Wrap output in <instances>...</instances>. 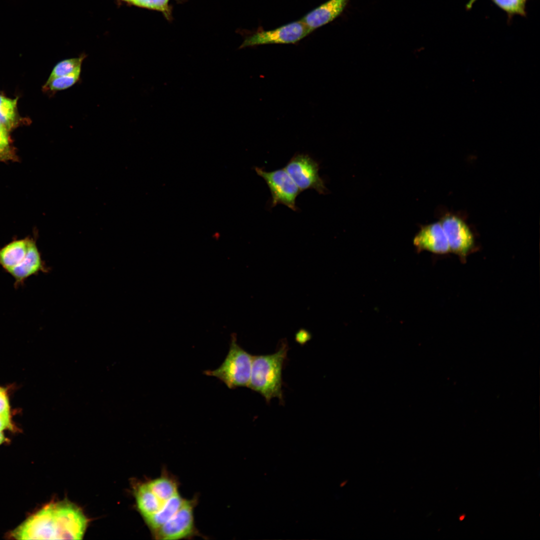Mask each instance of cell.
Wrapping results in <instances>:
<instances>
[{
    "mask_svg": "<svg viewBox=\"0 0 540 540\" xmlns=\"http://www.w3.org/2000/svg\"><path fill=\"white\" fill-rule=\"evenodd\" d=\"M146 482L154 494L164 504L179 493V484L176 478L164 470L159 477Z\"/></svg>",
    "mask_w": 540,
    "mask_h": 540,
    "instance_id": "14",
    "label": "cell"
},
{
    "mask_svg": "<svg viewBox=\"0 0 540 540\" xmlns=\"http://www.w3.org/2000/svg\"><path fill=\"white\" fill-rule=\"evenodd\" d=\"M311 32L300 20L277 28L260 32L247 37L240 48L266 44L295 43L304 38Z\"/></svg>",
    "mask_w": 540,
    "mask_h": 540,
    "instance_id": "7",
    "label": "cell"
},
{
    "mask_svg": "<svg viewBox=\"0 0 540 540\" xmlns=\"http://www.w3.org/2000/svg\"><path fill=\"white\" fill-rule=\"evenodd\" d=\"M349 0H329L304 16L301 20L312 32L338 16Z\"/></svg>",
    "mask_w": 540,
    "mask_h": 540,
    "instance_id": "11",
    "label": "cell"
},
{
    "mask_svg": "<svg viewBox=\"0 0 540 540\" xmlns=\"http://www.w3.org/2000/svg\"><path fill=\"white\" fill-rule=\"evenodd\" d=\"M312 338L310 332L304 328L300 329L295 334L296 341L300 345H304Z\"/></svg>",
    "mask_w": 540,
    "mask_h": 540,
    "instance_id": "22",
    "label": "cell"
},
{
    "mask_svg": "<svg viewBox=\"0 0 540 540\" xmlns=\"http://www.w3.org/2000/svg\"><path fill=\"white\" fill-rule=\"evenodd\" d=\"M256 174L262 177L268 185L272 196V206L282 204L296 211V200L301 191L284 168L266 172L256 167Z\"/></svg>",
    "mask_w": 540,
    "mask_h": 540,
    "instance_id": "6",
    "label": "cell"
},
{
    "mask_svg": "<svg viewBox=\"0 0 540 540\" xmlns=\"http://www.w3.org/2000/svg\"><path fill=\"white\" fill-rule=\"evenodd\" d=\"M16 99H10L0 96V122L9 130L16 117Z\"/></svg>",
    "mask_w": 540,
    "mask_h": 540,
    "instance_id": "18",
    "label": "cell"
},
{
    "mask_svg": "<svg viewBox=\"0 0 540 540\" xmlns=\"http://www.w3.org/2000/svg\"><path fill=\"white\" fill-rule=\"evenodd\" d=\"M0 416L10 418V408L6 392L0 388Z\"/></svg>",
    "mask_w": 540,
    "mask_h": 540,
    "instance_id": "21",
    "label": "cell"
},
{
    "mask_svg": "<svg viewBox=\"0 0 540 540\" xmlns=\"http://www.w3.org/2000/svg\"><path fill=\"white\" fill-rule=\"evenodd\" d=\"M440 222L447 238L450 251L465 259L474 244L473 234L468 225L454 215L444 216Z\"/></svg>",
    "mask_w": 540,
    "mask_h": 540,
    "instance_id": "8",
    "label": "cell"
},
{
    "mask_svg": "<svg viewBox=\"0 0 540 540\" xmlns=\"http://www.w3.org/2000/svg\"><path fill=\"white\" fill-rule=\"evenodd\" d=\"M418 250H428L436 254L450 252L447 238L440 222L423 226L413 240Z\"/></svg>",
    "mask_w": 540,
    "mask_h": 540,
    "instance_id": "9",
    "label": "cell"
},
{
    "mask_svg": "<svg viewBox=\"0 0 540 540\" xmlns=\"http://www.w3.org/2000/svg\"><path fill=\"white\" fill-rule=\"evenodd\" d=\"M253 356L240 347L236 334H232L228 353L221 365L204 374L216 377L230 389L248 387L252 370Z\"/></svg>",
    "mask_w": 540,
    "mask_h": 540,
    "instance_id": "3",
    "label": "cell"
},
{
    "mask_svg": "<svg viewBox=\"0 0 540 540\" xmlns=\"http://www.w3.org/2000/svg\"></svg>",
    "mask_w": 540,
    "mask_h": 540,
    "instance_id": "28",
    "label": "cell"
},
{
    "mask_svg": "<svg viewBox=\"0 0 540 540\" xmlns=\"http://www.w3.org/2000/svg\"><path fill=\"white\" fill-rule=\"evenodd\" d=\"M186 499L179 493L170 498L162 508L144 520L151 532L154 531L171 518L183 504Z\"/></svg>",
    "mask_w": 540,
    "mask_h": 540,
    "instance_id": "15",
    "label": "cell"
},
{
    "mask_svg": "<svg viewBox=\"0 0 540 540\" xmlns=\"http://www.w3.org/2000/svg\"><path fill=\"white\" fill-rule=\"evenodd\" d=\"M198 499L186 500L176 514L163 525L152 532L155 539L178 540L199 536L194 520V509Z\"/></svg>",
    "mask_w": 540,
    "mask_h": 540,
    "instance_id": "4",
    "label": "cell"
},
{
    "mask_svg": "<svg viewBox=\"0 0 540 540\" xmlns=\"http://www.w3.org/2000/svg\"><path fill=\"white\" fill-rule=\"evenodd\" d=\"M151 0H131L130 4L149 9Z\"/></svg>",
    "mask_w": 540,
    "mask_h": 540,
    "instance_id": "23",
    "label": "cell"
},
{
    "mask_svg": "<svg viewBox=\"0 0 540 540\" xmlns=\"http://www.w3.org/2000/svg\"><path fill=\"white\" fill-rule=\"evenodd\" d=\"M30 238L12 241L0 248V266L8 273L26 257Z\"/></svg>",
    "mask_w": 540,
    "mask_h": 540,
    "instance_id": "12",
    "label": "cell"
},
{
    "mask_svg": "<svg viewBox=\"0 0 540 540\" xmlns=\"http://www.w3.org/2000/svg\"><path fill=\"white\" fill-rule=\"evenodd\" d=\"M288 350L286 341L282 340L274 353L253 356L248 388L260 394L267 403L274 398L284 403L282 370Z\"/></svg>",
    "mask_w": 540,
    "mask_h": 540,
    "instance_id": "2",
    "label": "cell"
},
{
    "mask_svg": "<svg viewBox=\"0 0 540 540\" xmlns=\"http://www.w3.org/2000/svg\"><path fill=\"white\" fill-rule=\"evenodd\" d=\"M86 56L84 54H82L78 57L67 58L59 62L54 66L48 80L70 74L81 69L82 64Z\"/></svg>",
    "mask_w": 540,
    "mask_h": 540,
    "instance_id": "16",
    "label": "cell"
},
{
    "mask_svg": "<svg viewBox=\"0 0 540 540\" xmlns=\"http://www.w3.org/2000/svg\"><path fill=\"white\" fill-rule=\"evenodd\" d=\"M130 4L131 0H120Z\"/></svg>",
    "mask_w": 540,
    "mask_h": 540,
    "instance_id": "27",
    "label": "cell"
},
{
    "mask_svg": "<svg viewBox=\"0 0 540 540\" xmlns=\"http://www.w3.org/2000/svg\"><path fill=\"white\" fill-rule=\"evenodd\" d=\"M137 508L144 520L158 512L166 504L152 491L146 482L138 485L135 490Z\"/></svg>",
    "mask_w": 540,
    "mask_h": 540,
    "instance_id": "13",
    "label": "cell"
},
{
    "mask_svg": "<svg viewBox=\"0 0 540 540\" xmlns=\"http://www.w3.org/2000/svg\"><path fill=\"white\" fill-rule=\"evenodd\" d=\"M81 69L76 70L70 74L55 78L47 80L44 88L45 90L56 92L68 89L76 82L80 79Z\"/></svg>",
    "mask_w": 540,
    "mask_h": 540,
    "instance_id": "17",
    "label": "cell"
},
{
    "mask_svg": "<svg viewBox=\"0 0 540 540\" xmlns=\"http://www.w3.org/2000/svg\"><path fill=\"white\" fill-rule=\"evenodd\" d=\"M88 524L81 509L62 501L46 505L14 532L20 540H80Z\"/></svg>",
    "mask_w": 540,
    "mask_h": 540,
    "instance_id": "1",
    "label": "cell"
},
{
    "mask_svg": "<svg viewBox=\"0 0 540 540\" xmlns=\"http://www.w3.org/2000/svg\"><path fill=\"white\" fill-rule=\"evenodd\" d=\"M498 8L508 14V16L520 15L525 16L526 0H492Z\"/></svg>",
    "mask_w": 540,
    "mask_h": 540,
    "instance_id": "19",
    "label": "cell"
},
{
    "mask_svg": "<svg viewBox=\"0 0 540 540\" xmlns=\"http://www.w3.org/2000/svg\"><path fill=\"white\" fill-rule=\"evenodd\" d=\"M4 440L5 438L3 433L2 432H0V444L4 441Z\"/></svg>",
    "mask_w": 540,
    "mask_h": 540,
    "instance_id": "26",
    "label": "cell"
},
{
    "mask_svg": "<svg viewBox=\"0 0 540 540\" xmlns=\"http://www.w3.org/2000/svg\"><path fill=\"white\" fill-rule=\"evenodd\" d=\"M284 168L301 192L313 189L320 194L328 192L318 174V163L308 154H295Z\"/></svg>",
    "mask_w": 540,
    "mask_h": 540,
    "instance_id": "5",
    "label": "cell"
},
{
    "mask_svg": "<svg viewBox=\"0 0 540 540\" xmlns=\"http://www.w3.org/2000/svg\"><path fill=\"white\" fill-rule=\"evenodd\" d=\"M49 268L42 260L35 240L30 239L27 254L24 260L8 274L14 278V286L18 288L24 285L29 277L40 272H48Z\"/></svg>",
    "mask_w": 540,
    "mask_h": 540,
    "instance_id": "10",
    "label": "cell"
},
{
    "mask_svg": "<svg viewBox=\"0 0 540 540\" xmlns=\"http://www.w3.org/2000/svg\"><path fill=\"white\" fill-rule=\"evenodd\" d=\"M11 427L10 418L0 416V432Z\"/></svg>",
    "mask_w": 540,
    "mask_h": 540,
    "instance_id": "24",
    "label": "cell"
},
{
    "mask_svg": "<svg viewBox=\"0 0 540 540\" xmlns=\"http://www.w3.org/2000/svg\"><path fill=\"white\" fill-rule=\"evenodd\" d=\"M8 130L0 122V158L8 152L9 148V138Z\"/></svg>",
    "mask_w": 540,
    "mask_h": 540,
    "instance_id": "20",
    "label": "cell"
},
{
    "mask_svg": "<svg viewBox=\"0 0 540 540\" xmlns=\"http://www.w3.org/2000/svg\"><path fill=\"white\" fill-rule=\"evenodd\" d=\"M477 0H469V1L466 4V9L467 10L470 9L472 8V6L473 4H474V3L476 2Z\"/></svg>",
    "mask_w": 540,
    "mask_h": 540,
    "instance_id": "25",
    "label": "cell"
}]
</instances>
